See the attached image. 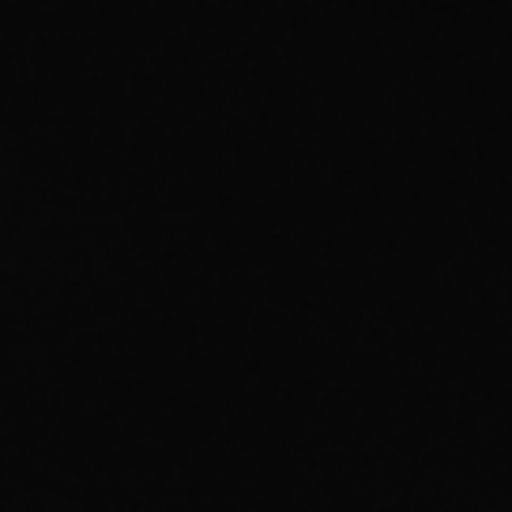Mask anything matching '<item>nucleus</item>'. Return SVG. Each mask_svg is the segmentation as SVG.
<instances>
[]
</instances>
